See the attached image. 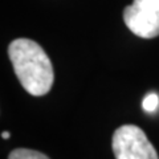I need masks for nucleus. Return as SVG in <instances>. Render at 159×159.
Instances as JSON below:
<instances>
[{
  "label": "nucleus",
  "mask_w": 159,
  "mask_h": 159,
  "mask_svg": "<svg viewBox=\"0 0 159 159\" xmlns=\"http://www.w3.org/2000/svg\"><path fill=\"white\" fill-rule=\"evenodd\" d=\"M8 56L21 86L32 96H44L53 85V66L45 51L29 39H16L9 44Z\"/></svg>",
  "instance_id": "1"
},
{
  "label": "nucleus",
  "mask_w": 159,
  "mask_h": 159,
  "mask_svg": "<svg viewBox=\"0 0 159 159\" xmlns=\"http://www.w3.org/2000/svg\"><path fill=\"white\" fill-rule=\"evenodd\" d=\"M111 146L116 159H159L146 134L135 125L118 127L113 134Z\"/></svg>",
  "instance_id": "2"
},
{
  "label": "nucleus",
  "mask_w": 159,
  "mask_h": 159,
  "mask_svg": "<svg viewBox=\"0 0 159 159\" xmlns=\"http://www.w3.org/2000/svg\"><path fill=\"white\" fill-rule=\"evenodd\" d=\"M130 31L143 39L159 36V0H134L123 11Z\"/></svg>",
  "instance_id": "3"
},
{
  "label": "nucleus",
  "mask_w": 159,
  "mask_h": 159,
  "mask_svg": "<svg viewBox=\"0 0 159 159\" xmlns=\"http://www.w3.org/2000/svg\"><path fill=\"white\" fill-rule=\"evenodd\" d=\"M8 159H49L43 152L36 150H29V148H16L11 151L8 155Z\"/></svg>",
  "instance_id": "4"
},
{
  "label": "nucleus",
  "mask_w": 159,
  "mask_h": 159,
  "mask_svg": "<svg viewBox=\"0 0 159 159\" xmlns=\"http://www.w3.org/2000/svg\"><path fill=\"white\" fill-rule=\"evenodd\" d=\"M159 106V96L157 93H148L145 96V98H143V101H142V107H143V110H145L146 113H154L158 109Z\"/></svg>",
  "instance_id": "5"
},
{
  "label": "nucleus",
  "mask_w": 159,
  "mask_h": 159,
  "mask_svg": "<svg viewBox=\"0 0 159 159\" xmlns=\"http://www.w3.org/2000/svg\"><path fill=\"white\" fill-rule=\"evenodd\" d=\"M2 137H3L4 139H8V138H9V133H8V131H3V133H2Z\"/></svg>",
  "instance_id": "6"
}]
</instances>
